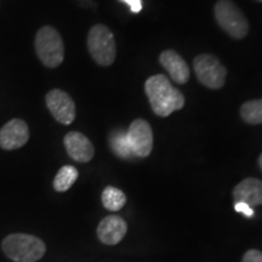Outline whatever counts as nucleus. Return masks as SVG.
I'll list each match as a JSON object with an SVG mask.
<instances>
[{
    "mask_svg": "<svg viewBox=\"0 0 262 262\" xmlns=\"http://www.w3.org/2000/svg\"><path fill=\"white\" fill-rule=\"evenodd\" d=\"M145 91L153 112L158 117H169L175 111L185 106V96L181 91L173 88L164 74H155L145 83Z\"/></svg>",
    "mask_w": 262,
    "mask_h": 262,
    "instance_id": "f257e3e1",
    "label": "nucleus"
},
{
    "mask_svg": "<svg viewBox=\"0 0 262 262\" xmlns=\"http://www.w3.org/2000/svg\"><path fill=\"white\" fill-rule=\"evenodd\" d=\"M2 249L14 262H37L45 255L47 245L40 238L27 233H12L4 238Z\"/></svg>",
    "mask_w": 262,
    "mask_h": 262,
    "instance_id": "f03ea898",
    "label": "nucleus"
},
{
    "mask_svg": "<svg viewBox=\"0 0 262 262\" xmlns=\"http://www.w3.org/2000/svg\"><path fill=\"white\" fill-rule=\"evenodd\" d=\"M34 48L41 63L48 68H56L63 62L64 45L56 28L44 26L35 34Z\"/></svg>",
    "mask_w": 262,
    "mask_h": 262,
    "instance_id": "7ed1b4c3",
    "label": "nucleus"
},
{
    "mask_svg": "<svg viewBox=\"0 0 262 262\" xmlns=\"http://www.w3.org/2000/svg\"><path fill=\"white\" fill-rule=\"evenodd\" d=\"M88 49L97 64L108 67L117 57V44L113 33L104 25H95L88 35Z\"/></svg>",
    "mask_w": 262,
    "mask_h": 262,
    "instance_id": "20e7f679",
    "label": "nucleus"
},
{
    "mask_svg": "<svg viewBox=\"0 0 262 262\" xmlns=\"http://www.w3.org/2000/svg\"><path fill=\"white\" fill-rule=\"evenodd\" d=\"M217 24L229 37L243 39L249 33V22L242 10L232 0H219L214 6Z\"/></svg>",
    "mask_w": 262,
    "mask_h": 262,
    "instance_id": "39448f33",
    "label": "nucleus"
},
{
    "mask_svg": "<svg viewBox=\"0 0 262 262\" xmlns=\"http://www.w3.org/2000/svg\"><path fill=\"white\" fill-rule=\"evenodd\" d=\"M193 68L198 80L209 89L219 90L225 85L227 71L214 55H198L193 61Z\"/></svg>",
    "mask_w": 262,
    "mask_h": 262,
    "instance_id": "423d86ee",
    "label": "nucleus"
},
{
    "mask_svg": "<svg viewBox=\"0 0 262 262\" xmlns=\"http://www.w3.org/2000/svg\"><path fill=\"white\" fill-rule=\"evenodd\" d=\"M48 110L58 123L70 125L74 122L77 110L72 97L66 91L60 89L50 90L45 97Z\"/></svg>",
    "mask_w": 262,
    "mask_h": 262,
    "instance_id": "0eeeda50",
    "label": "nucleus"
},
{
    "mask_svg": "<svg viewBox=\"0 0 262 262\" xmlns=\"http://www.w3.org/2000/svg\"><path fill=\"white\" fill-rule=\"evenodd\" d=\"M131 149L135 157L146 158L153 149V131L145 119H135L127 130Z\"/></svg>",
    "mask_w": 262,
    "mask_h": 262,
    "instance_id": "6e6552de",
    "label": "nucleus"
},
{
    "mask_svg": "<svg viewBox=\"0 0 262 262\" xmlns=\"http://www.w3.org/2000/svg\"><path fill=\"white\" fill-rule=\"evenodd\" d=\"M29 140V127L22 119H12L0 129V148L15 150L24 147Z\"/></svg>",
    "mask_w": 262,
    "mask_h": 262,
    "instance_id": "1a4fd4ad",
    "label": "nucleus"
},
{
    "mask_svg": "<svg viewBox=\"0 0 262 262\" xmlns=\"http://www.w3.org/2000/svg\"><path fill=\"white\" fill-rule=\"evenodd\" d=\"M63 145L68 156L78 163L90 162L95 156V148L91 141L78 131L68 133L63 139Z\"/></svg>",
    "mask_w": 262,
    "mask_h": 262,
    "instance_id": "9d476101",
    "label": "nucleus"
},
{
    "mask_svg": "<svg viewBox=\"0 0 262 262\" xmlns=\"http://www.w3.org/2000/svg\"><path fill=\"white\" fill-rule=\"evenodd\" d=\"M97 237L101 243L117 245L123 241L127 232V224L118 215H108L97 226Z\"/></svg>",
    "mask_w": 262,
    "mask_h": 262,
    "instance_id": "9b49d317",
    "label": "nucleus"
},
{
    "mask_svg": "<svg viewBox=\"0 0 262 262\" xmlns=\"http://www.w3.org/2000/svg\"><path fill=\"white\" fill-rule=\"evenodd\" d=\"M160 64L168 71L171 79L178 84H186L189 80L188 64L175 50H165L159 56Z\"/></svg>",
    "mask_w": 262,
    "mask_h": 262,
    "instance_id": "f8f14e48",
    "label": "nucleus"
},
{
    "mask_svg": "<svg viewBox=\"0 0 262 262\" xmlns=\"http://www.w3.org/2000/svg\"><path fill=\"white\" fill-rule=\"evenodd\" d=\"M233 199L234 203H245L250 208L262 205V181L254 178L241 181L233 188Z\"/></svg>",
    "mask_w": 262,
    "mask_h": 262,
    "instance_id": "ddd939ff",
    "label": "nucleus"
},
{
    "mask_svg": "<svg viewBox=\"0 0 262 262\" xmlns=\"http://www.w3.org/2000/svg\"><path fill=\"white\" fill-rule=\"evenodd\" d=\"M108 141H110V147L112 152L117 157H119V158L131 159L135 157L133 153V149H131L129 139H127V131L126 133L122 130L113 131L110 135Z\"/></svg>",
    "mask_w": 262,
    "mask_h": 262,
    "instance_id": "4468645a",
    "label": "nucleus"
},
{
    "mask_svg": "<svg viewBox=\"0 0 262 262\" xmlns=\"http://www.w3.org/2000/svg\"><path fill=\"white\" fill-rule=\"evenodd\" d=\"M78 176H79V172L77 168L72 165L62 166L54 179V183H52L54 189L56 192L68 191L78 180Z\"/></svg>",
    "mask_w": 262,
    "mask_h": 262,
    "instance_id": "2eb2a0df",
    "label": "nucleus"
},
{
    "mask_svg": "<svg viewBox=\"0 0 262 262\" xmlns=\"http://www.w3.org/2000/svg\"><path fill=\"white\" fill-rule=\"evenodd\" d=\"M101 201H102V204L107 210L119 211L125 205L126 195L119 188L113 187V186H107L103 189L102 195H101Z\"/></svg>",
    "mask_w": 262,
    "mask_h": 262,
    "instance_id": "dca6fc26",
    "label": "nucleus"
},
{
    "mask_svg": "<svg viewBox=\"0 0 262 262\" xmlns=\"http://www.w3.org/2000/svg\"><path fill=\"white\" fill-rule=\"evenodd\" d=\"M241 117L251 125L262 124V98L244 102L241 107Z\"/></svg>",
    "mask_w": 262,
    "mask_h": 262,
    "instance_id": "f3484780",
    "label": "nucleus"
},
{
    "mask_svg": "<svg viewBox=\"0 0 262 262\" xmlns=\"http://www.w3.org/2000/svg\"><path fill=\"white\" fill-rule=\"evenodd\" d=\"M242 262H262V253L256 249H250L244 254Z\"/></svg>",
    "mask_w": 262,
    "mask_h": 262,
    "instance_id": "a211bd4d",
    "label": "nucleus"
},
{
    "mask_svg": "<svg viewBox=\"0 0 262 262\" xmlns=\"http://www.w3.org/2000/svg\"><path fill=\"white\" fill-rule=\"evenodd\" d=\"M234 210L237 212H242V214L248 216V217H253L254 216L253 208H250V206L245 204V203H242V202L234 203Z\"/></svg>",
    "mask_w": 262,
    "mask_h": 262,
    "instance_id": "6ab92c4d",
    "label": "nucleus"
},
{
    "mask_svg": "<svg viewBox=\"0 0 262 262\" xmlns=\"http://www.w3.org/2000/svg\"><path fill=\"white\" fill-rule=\"evenodd\" d=\"M122 2L126 3L130 6L131 11L134 14H137V12H140L142 10V3H141V0H122Z\"/></svg>",
    "mask_w": 262,
    "mask_h": 262,
    "instance_id": "aec40b11",
    "label": "nucleus"
},
{
    "mask_svg": "<svg viewBox=\"0 0 262 262\" xmlns=\"http://www.w3.org/2000/svg\"><path fill=\"white\" fill-rule=\"evenodd\" d=\"M258 166H260V169L262 170V155L260 156V158H258Z\"/></svg>",
    "mask_w": 262,
    "mask_h": 262,
    "instance_id": "412c9836",
    "label": "nucleus"
},
{
    "mask_svg": "<svg viewBox=\"0 0 262 262\" xmlns=\"http://www.w3.org/2000/svg\"><path fill=\"white\" fill-rule=\"evenodd\" d=\"M257 2H262V0H257Z\"/></svg>",
    "mask_w": 262,
    "mask_h": 262,
    "instance_id": "4be33fe9",
    "label": "nucleus"
}]
</instances>
